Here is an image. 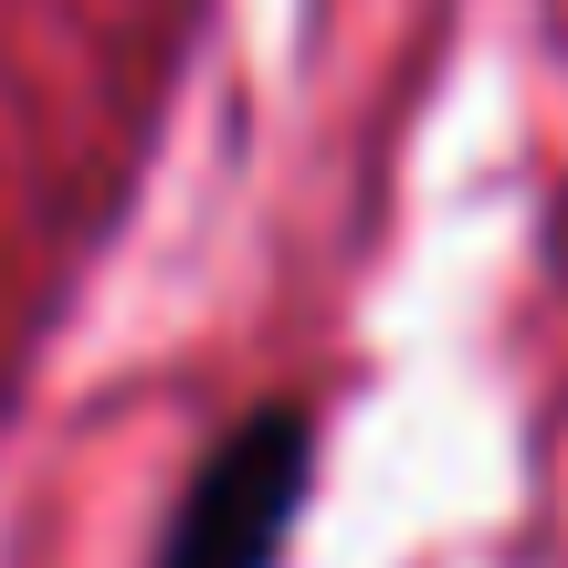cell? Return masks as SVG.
I'll list each match as a JSON object with an SVG mask.
<instances>
[{
  "label": "cell",
  "instance_id": "cell-1",
  "mask_svg": "<svg viewBox=\"0 0 568 568\" xmlns=\"http://www.w3.org/2000/svg\"><path fill=\"white\" fill-rule=\"evenodd\" d=\"M305 474H316V432H305L295 400H264L201 453L190 495L169 506V537L148 568H274L284 537H295Z\"/></svg>",
  "mask_w": 568,
  "mask_h": 568
}]
</instances>
